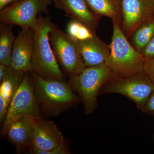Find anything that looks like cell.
Segmentation results:
<instances>
[{
  "mask_svg": "<svg viewBox=\"0 0 154 154\" xmlns=\"http://www.w3.org/2000/svg\"><path fill=\"white\" fill-rule=\"evenodd\" d=\"M56 27L49 17L40 16L33 29L31 71L45 79L63 80L49 38L50 33Z\"/></svg>",
  "mask_w": 154,
  "mask_h": 154,
  "instance_id": "1",
  "label": "cell"
},
{
  "mask_svg": "<svg viewBox=\"0 0 154 154\" xmlns=\"http://www.w3.org/2000/svg\"><path fill=\"white\" fill-rule=\"evenodd\" d=\"M113 31L109 45L110 52L105 62L115 76L125 78L143 72L145 61L131 45L118 23L113 22Z\"/></svg>",
  "mask_w": 154,
  "mask_h": 154,
  "instance_id": "2",
  "label": "cell"
},
{
  "mask_svg": "<svg viewBox=\"0 0 154 154\" xmlns=\"http://www.w3.org/2000/svg\"><path fill=\"white\" fill-rule=\"evenodd\" d=\"M112 75L110 69L103 63L86 67L79 74L71 77L70 85L81 97L86 114L95 110L99 92Z\"/></svg>",
  "mask_w": 154,
  "mask_h": 154,
  "instance_id": "3",
  "label": "cell"
},
{
  "mask_svg": "<svg viewBox=\"0 0 154 154\" xmlns=\"http://www.w3.org/2000/svg\"><path fill=\"white\" fill-rule=\"evenodd\" d=\"M154 91V83L143 72L121 78L113 74L100 90V94H117L126 96L141 110Z\"/></svg>",
  "mask_w": 154,
  "mask_h": 154,
  "instance_id": "4",
  "label": "cell"
},
{
  "mask_svg": "<svg viewBox=\"0 0 154 154\" xmlns=\"http://www.w3.org/2000/svg\"><path fill=\"white\" fill-rule=\"evenodd\" d=\"M49 38L58 63L71 77L79 74L86 67L78 42L57 27L50 33Z\"/></svg>",
  "mask_w": 154,
  "mask_h": 154,
  "instance_id": "5",
  "label": "cell"
},
{
  "mask_svg": "<svg viewBox=\"0 0 154 154\" xmlns=\"http://www.w3.org/2000/svg\"><path fill=\"white\" fill-rule=\"evenodd\" d=\"M53 0H21L11 4L0 11L2 23L16 25L22 28L34 29L38 14L48 12V7Z\"/></svg>",
  "mask_w": 154,
  "mask_h": 154,
  "instance_id": "6",
  "label": "cell"
},
{
  "mask_svg": "<svg viewBox=\"0 0 154 154\" xmlns=\"http://www.w3.org/2000/svg\"><path fill=\"white\" fill-rule=\"evenodd\" d=\"M26 73L9 104L2 128L3 133L6 134L10 125L18 119L38 116V105L34 90L30 78Z\"/></svg>",
  "mask_w": 154,
  "mask_h": 154,
  "instance_id": "7",
  "label": "cell"
},
{
  "mask_svg": "<svg viewBox=\"0 0 154 154\" xmlns=\"http://www.w3.org/2000/svg\"><path fill=\"white\" fill-rule=\"evenodd\" d=\"M35 92L39 100L50 108H61L77 100L71 87L63 80L45 79L33 73Z\"/></svg>",
  "mask_w": 154,
  "mask_h": 154,
  "instance_id": "8",
  "label": "cell"
},
{
  "mask_svg": "<svg viewBox=\"0 0 154 154\" xmlns=\"http://www.w3.org/2000/svg\"><path fill=\"white\" fill-rule=\"evenodd\" d=\"M121 28L128 38L138 26L154 15V0H121Z\"/></svg>",
  "mask_w": 154,
  "mask_h": 154,
  "instance_id": "9",
  "label": "cell"
},
{
  "mask_svg": "<svg viewBox=\"0 0 154 154\" xmlns=\"http://www.w3.org/2000/svg\"><path fill=\"white\" fill-rule=\"evenodd\" d=\"M34 30L22 28L16 37L12 51L11 66L17 70L27 72L32 71Z\"/></svg>",
  "mask_w": 154,
  "mask_h": 154,
  "instance_id": "10",
  "label": "cell"
},
{
  "mask_svg": "<svg viewBox=\"0 0 154 154\" xmlns=\"http://www.w3.org/2000/svg\"><path fill=\"white\" fill-rule=\"evenodd\" d=\"M64 143L63 135L54 122L34 117L33 146L47 150Z\"/></svg>",
  "mask_w": 154,
  "mask_h": 154,
  "instance_id": "11",
  "label": "cell"
},
{
  "mask_svg": "<svg viewBox=\"0 0 154 154\" xmlns=\"http://www.w3.org/2000/svg\"><path fill=\"white\" fill-rule=\"evenodd\" d=\"M57 8L64 11L73 20L82 22L95 32L100 17L88 5L86 0H53Z\"/></svg>",
  "mask_w": 154,
  "mask_h": 154,
  "instance_id": "12",
  "label": "cell"
},
{
  "mask_svg": "<svg viewBox=\"0 0 154 154\" xmlns=\"http://www.w3.org/2000/svg\"><path fill=\"white\" fill-rule=\"evenodd\" d=\"M86 67L105 63L110 52V47L95 34L93 38L77 41Z\"/></svg>",
  "mask_w": 154,
  "mask_h": 154,
  "instance_id": "13",
  "label": "cell"
},
{
  "mask_svg": "<svg viewBox=\"0 0 154 154\" xmlns=\"http://www.w3.org/2000/svg\"><path fill=\"white\" fill-rule=\"evenodd\" d=\"M26 72L17 70L11 66L7 71L0 85V120L5 118L7 110L11 99L22 82Z\"/></svg>",
  "mask_w": 154,
  "mask_h": 154,
  "instance_id": "14",
  "label": "cell"
},
{
  "mask_svg": "<svg viewBox=\"0 0 154 154\" xmlns=\"http://www.w3.org/2000/svg\"><path fill=\"white\" fill-rule=\"evenodd\" d=\"M35 116H23L14 122L6 134L11 142L19 148L33 145L34 119Z\"/></svg>",
  "mask_w": 154,
  "mask_h": 154,
  "instance_id": "15",
  "label": "cell"
},
{
  "mask_svg": "<svg viewBox=\"0 0 154 154\" xmlns=\"http://www.w3.org/2000/svg\"><path fill=\"white\" fill-rule=\"evenodd\" d=\"M97 16L110 18L121 26V0H86Z\"/></svg>",
  "mask_w": 154,
  "mask_h": 154,
  "instance_id": "16",
  "label": "cell"
},
{
  "mask_svg": "<svg viewBox=\"0 0 154 154\" xmlns=\"http://www.w3.org/2000/svg\"><path fill=\"white\" fill-rule=\"evenodd\" d=\"M154 36V15L139 25L128 38L131 45L141 54Z\"/></svg>",
  "mask_w": 154,
  "mask_h": 154,
  "instance_id": "17",
  "label": "cell"
},
{
  "mask_svg": "<svg viewBox=\"0 0 154 154\" xmlns=\"http://www.w3.org/2000/svg\"><path fill=\"white\" fill-rule=\"evenodd\" d=\"M16 37L12 25L2 23L0 25V64L11 66L12 51Z\"/></svg>",
  "mask_w": 154,
  "mask_h": 154,
  "instance_id": "18",
  "label": "cell"
},
{
  "mask_svg": "<svg viewBox=\"0 0 154 154\" xmlns=\"http://www.w3.org/2000/svg\"><path fill=\"white\" fill-rule=\"evenodd\" d=\"M67 33L77 41H84L93 38L95 32L82 22L73 20L67 25Z\"/></svg>",
  "mask_w": 154,
  "mask_h": 154,
  "instance_id": "19",
  "label": "cell"
},
{
  "mask_svg": "<svg viewBox=\"0 0 154 154\" xmlns=\"http://www.w3.org/2000/svg\"><path fill=\"white\" fill-rule=\"evenodd\" d=\"M30 152L32 154H66L68 153L67 150L65 147L64 143L63 144L47 150H43L34 147L33 146H31L30 148Z\"/></svg>",
  "mask_w": 154,
  "mask_h": 154,
  "instance_id": "20",
  "label": "cell"
},
{
  "mask_svg": "<svg viewBox=\"0 0 154 154\" xmlns=\"http://www.w3.org/2000/svg\"><path fill=\"white\" fill-rule=\"evenodd\" d=\"M145 62L154 58V36L141 53Z\"/></svg>",
  "mask_w": 154,
  "mask_h": 154,
  "instance_id": "21",
  "label": "cell"
},
{
  "mask_svg": "<svg viewBox=\"0 0 154 154\" xmlns=\"http://www.w3.org/2000/svg\"><path fill=\"white\" fill-rule=\"evenodd\" d=\"M143 72L154 83V58L145 62Z\"/></svg>",
  "mask_w": 154,
  "mask_h": 154,
  "instance_id": "22",
  "label": "cell"
},
{
  "mask_svg": "<svg viewBox=\"0 0 154 154\" xmlns=\"http://www.w3.org/2000/svg\"><path fill=\"white\" fill-rule=\"evenodd\" d=\"M141 110L144 113L154 116V91Z\"/></svg>",
  "mask_w": 154,
  "mask_h": 154,
  "instance_id": "23",
  "label": "cell"
},
{
  "mask_svg": "<svg viewBox=\"0 0 154 154\" xmlns=\"http://www.w3.org/2000/svg\"><path fill=\"white\" fill-rule=\"evenodd\" d=\"M8 66L0 64V82H2L7 71V68Z\"/></svg>",
  "mask_w": 154,
  "mask_h": 154,
  "instance_id": "24",
  "label": "cell"
},
{
  "mask_svg": "<svg viewBox=\"0 0 154 154\" xmlns=\"http://www.w3.org/2000/svg\"><path fill=\"white\" fill-rule=\"evenodd\" d=\"M15 0H0V11L5 8L9 4H12Z\"/></svg>",
  "mask_w": 154,
  "mask_h": 154,
  "instance_id": "25",
  "label": "cell"
},
{
  "mask_svg": "<svg viewBox=\"0 0 154 154\" xmlns=\"http://www.w3.org/2000/svg\"><path fill=\"white\" fill-rule=\"evenodd\" d=\"M21 1V0H15V1H14V2L12 3V4H13V3H15L17 2H19V1Z\"/></svg>",
  "mask_w": 154,
  "mask_h": 154,
  "instance_id": "26",
  "label": "cell"
}]
</instances>
